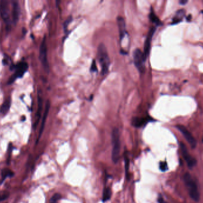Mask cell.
Here are the masks:
<instances>
[{"mask_svg":"<svg viewBox=\"0 0 203 203\" xmlns=\"http://www.w3.org/2000/svg\"><path fill=\"white\" fill-rule=\"evenodd\" d=\"M157 201H158V203H168L163 200V198L161 196H159L158 197Z\"/></svg>","mask_w":203,"mask_h":203,"instance_id":"4316f807","label":"cell"},{"mask_svg":"<svg viewBox=\"0 0 203 203\" xmlns=\"http://www.w3.org/2000/svg\"><path fill=\"white\" fill-rule=\"evenodd\" d=\"M29 68L28 64L26 62H20L18 63L17 65H15L13 67V69L14 70L15 72L13 75L11 76V78L9 79L8 83L11 84L14 82L17 79L21 78L25 75V73L26 72Z\"/></svg>","mask_w":203,"mask_h":203,"instance_id":"5b68a950","label":"cell"},{"mask_svg":"<svg viewBox=\"0 0 203 203\" xmlns=\"http://www.w3.org/2000/svg\"><path fill=\"white\" fill-rule=\"evenodd\" d=\"M97 59L101 65L102 75H106L108 72L110 60L107 49L103 44H101L97 48Z\"/></svg>","mask_w":203,"mask_h":203,"instance_id":"7a4b0ae2","label":"cell"},{"mask_svg":"<svg viewBox=\"0 0 203 203\" xmlns=\"http://www.w3.org/2000/svg\"><path fill=\"white\" fill-rule=\"evenodd\" d=\"M124 160H125V173H126V176L127 178L129 179V157L127 156V153L125 152L124 154Z\"/></svg>","mask_w":203,"mask_h":203,"instance_id":"ffe728a7","label":"cell"},{"mask_svg":"<svg viewBox=\"0 0 203 203\" xmlns=\"http://www.w3.org/2000/svg\"><path fill=\"white\" fill-rule=\"evenodd\" d=\"M150 21H151L153 23H155L156 25H160L161 22L160 20L159 19V18L157 17L155 12L153 11V10H151V12L150 13Z\"/></svg>","mask_w":203,"mask_h":203,"instance_id":"d6986e66","label":"cell"},{"mask_svg":"<svg viewBox=\"0 0 203 203\" xmlns=\"http://www.w3.org/2000/svg\"><path fill=\"white\" fill-rule=\"evenodd\" d=\"M8 196H9V192H6V191L1 192H0V202L6 200Z\"/></svg>","mask_w":203,"mask_h":203,"instance_id":"cb8c5ba5","label":"cell"},{"mask_svg":"<svg viewBox=\"0 0 203 203\" xmlns=\"http://www.w3.org/2000/svg\"><path fill=\"white\" fill-rule=\"evenodd\" d=\"M20 14V6L17 1H11V20L14 24H16L19 20Z\"/></svg>","mask_w":203,"mask_h":203,"instance_id":"8fae6325","label":"cell"},{"mask_svg":"<svg viewBox=\"0 0 203 203\" xmlns=\"http://www.w3.org/2000/svg\"><path fill=\"white\" fill-rule=\"evenodd\" d=\"M13 175V172L12 171H11L10 170L6 169L2 171V176L3 179H5L7 177H11Z\"/></svg>","mask_w":203,"mask_h":203,"instance_id":"44dd1931","label":"cell"},{"mask_svg":"<svg viewBox=\"0 0 203 203\" xmlns=\"http://www.w3.org/2000/svg\"><path fill=\"white\" fill-rule=\"evenodd\" d=\"M97 70V68L96 67V61L95 60H93V62L92 63V65L90 67V71L92 72H95Z\"/></svg>","mask_w":203,"mask_h":203,"instance_id":"484cf974","label":"cell"},{"mask_svg":"<svg viewBox=\"0 0 203 203\" xmlns=\"http://www.w3.org/2000/svg\"><path fill=\"white\" fill-rule=\"evenodd\" d=\"M49 108H50V102L49 100H47V103H46V106H45V112L43 116V118H42V124H41V128H40V131H39V137H38V139H39V138H41L42 134L43 131V129L45 127V122L47 120V115L49 111Z\"/></svg>","mask_w":203,"mask_h":203,"instance_id":"5bb4252c","label":"cell"},{"mask_svg":"<svg viewBox=\"0 0 203 203\" xmlns=\"http://www.w3.org/2000/svg\"><path fill=\"white\" fill-rule=\"evenodd\" d=\"M42 98L41 97L39 96L38 97V112L36 114V120L34 123V127L36 128V126H37V125L38 124L40 117H41V110H42Z\"/></svg>","mask_w":203,"mask_h":203,"instance_id":"e0dca14e","label":"cell"},{"mask_svg":"<svg viewBox=\"0 0 203 203\" xmlns=\"http://www.w3.org/2000/svg\"><path fill=\"white\" fill-rule=\"evenodd\" d=\"M185 10L183 9H181V10H178L176 12L175 17L173 19V21H172V24H176V23H178L179 21H182L183 16H185Z\"/></svg>","mask_w":203,"mask_h":203,"instance_id":"2e32d148","label":"cell"},{"mask_svg":"<svg viewBox=\"0 0 203 203\" xmlns=\"http://www.w3.org/2000/svg\"><path fill=\"white\" fill-rule=\"evenodd\" d=\"M111 190L109 188H105L103 191V196H102V201L103 202H106L110 200L111 197Z\"/></svg>","mask_w":203,"mask_h":203,"instance_id":"ac0fdd59","label":"cell"},{"mask_svg":"<svg viewBox=\"0 0 203 203\" xmlns=\"http://www.w3.org/2000/svg\"><path fill=\"white\" fill-rule=\"evenodd\" d=\"M39 59L41 60L42 64L43 65L45 70L48 72L49 71V64L47 61V46L46 38L44 37L42 41L40 50H39Z\"/></svg>","mask_w":203,"mask_h":203,"instance_id":"52a82bcc","label":"cell"},{"mask_svg":"<svg viewBox=\"0 0 203 203\" xmlns=\"http://www.w3.org/2000/svg\"><path fill=\"white\" fill-rule=\"evenodd\" d=\"M61 196L60 194H55L51 198L50 203H58V201L61 199Z\"/></svg>","mask_w":203,"mask_h":203,"instance_id":"7402d4cb","label":"cell"},{"mask_svg":"<svg viewBox=\"0 0 203 203\" xmlns=\"http://www.w3.org/2000/svg\"><path fill=\"white\" fill-rule=\"evenodd\" d=\"M149 117H134L131 121L132 125L135 128H141L145 126L148 122H150Z\"/></svg>","mask_w":203,"mask_h":203,"instance_id":"7c38bea8","label":"cell"},{"mask_svg":"<svg viewBox=\"0 0 203 203\" xmlns=\"http://www.w3.org/2000/svg\"><path fill=\"white\" fill-rule=\"evenodd\" d=\"M0 15L7 25H10L12 22L11 10H10L8 1L1 0L0 1Z\"/></svg>","mask_w":203,"mask_h":203,"instance_id":"277c9868","label":"cell"},{"mask_svg":"<svg viewBox=\"0 0 203 203\" xmlns=\"http://www.w3.org/2000/svg\"><path fill=\"white\" fill-rule=\"evenodd\" d=\"M183 181L188 191L190 197L195 201L198 202L200 198V194L196 182L189 173H186L183 176Z\"/></svg>","mask_w":203,"mask_h":203,"instance_id":"6da1fadb","label":"cell"},{"mask_svg":"<svg viewBox=\"0 0 203 203\" xmlns=\"http://www.w3.org/2000/svg\"><path fill=\"white\" fill-rule=\"evenodd\" d=\"M159 168L160 170L162 172H166V170L168 169V164L166 162H162L160 163L159 164Z\"/></svg>","mask_w":203,"mask_h":203,"instance_id":"603a6c76","label":"cell"},{"mask_svg":"<svg viewBox=\"0 0 203 203\" xmlns=\"http://www.w3.org/2000/svg\"><path fill=\"white\" fill-rule=\"evenodd\" d=\"M117 23H118V26L119 28L120 40H122V39L124 38V37L125 36V35L126 33L125 21L122 17H118L117 18Z\"/></svg>","mask_w":203,"mask_h":203,"instance_id":"4fadbf2b","label":"cell"},{"mask_svg":"<svg viewBox=\"0 0 203 203\" xmlns=\"http://www.w3.org/2000/svg\"><path fill=\"white\" fill-rule=\"evenodd\" d=\"M72 20H73V17H72L71 16H69L68 17L67 20L65 21V22L64 23V27L65 30H67L68 25L71 22Z\"/></svg>","mask_w":203,"mask_h":203,"instance_id":"d4e9b609","label":"cell"},{"mask_svg":"<svg viewBox=\"0 0 203 203\" xmlns=\"http://www.w3.org/2000/svg\"><path fill=\"white\" fill-rule=\"evenodd\" d=\"M112 142L113 145L112 158L114 162L117 163L120 158V149H121L120 134L118 129L114 128L112 130Z\"/></svg>","mask_w":203,"mask_h":203,"instance_id":"3957f363","label":"cell"},{"mask_svg":"<svg viewBox=\"0 0 203 203\" xmlns=\"http://www.w3.org/2000/svg\"><path fill=\"white\" fill-rule=\"evenodd\" d=\"M133 59L135 64V67L138 70L140 73H142L144 71V61H146L144 57L143 53L142 51L137 48L133 53Z\"/></svg>","mask_w":203,"mask_h":203,"instance_id":"8992f818","label":"cell"},{"mask_svg":"<svg viewBox=\"0 0 203 203\" xmlns=\"http://www.w3.org/2000/svg\"><path fill=\"white\" fill-rule=\"evenodd\" d=\"M202 141H203V139H202Z\"/></svg>","mask_w":203,"mask_h":203,"instance_id":"f1b7e54d","label":"cell"},{"mask_svg":"<svg viewBox=\"0 0 203 203\" xmlns=\"http://www.w3.org/2000/svg\"><path fill=\"white\" fill-rule=\"evenodd\" d=\"M187 2H188V1H187V0H181L179 1V4H181V5H185Z\"/></svg>","mask_w":203,"mask_h":203,"instance_id":"83f0119b","label":"cell"},{"mask_svg":"<svg viewBox=\"0 0 203 203\" xmlns=\"http://www.w3.org/2000/svg\"><path fill=\"white\" fill-rule=\"evenodd\" d=\"M11 106V100H7L3 102V104L0 107V113L2 115H6L10 110Z\"/></svg>","mask_w":203,"mask_h":203,"instance_id":"9a60e30c","label":"cell"},{"mask_svg":"<svg viewBox=\"0 0 203 203\" xmlns=\"http://www.w3.org/2000/svg\"><path fill=\"white\" fill-rule=\"evenodd\" d=\"M176 128L182 133V134L184 136V138L186 139L187 142L190 144L191 148L195 149L196 147V140L193 135L191 134V133L190 132V131L186 128V127H185L183 125H177Z\"/></svg>","mask_w":203,"mask_h":203,"instance_id":"ba28073f","label":"cell"},{"mask_svg":"<svg viewBox=\"0 0 203 203\" xmlns=\"http://www.w3.org/2000/svg\"><path fill=\"white\" fill-rule=\"evenodd\" d=\"M180 147H181L183 157L187 163L188 166L190 168H192L193 167H194L196 165V160L193 157L191 156L187 147L184 144H183V142L181 143Z\"/></svg>","mask_w":203,"mask_h":203,"instance_id":"9c48e42d","label":"cell"},{"mask_svg":"<svg viewBox=\"0 0 203 203\" xmlns=\"http://www.w3.org/2000/svg\"><path fill=\"white\" fill-rule=\"evenodd\" d=\"M155 31H156V27H151V29L149 31L148 35L147 36L146 40L145 41L144 48V53H143V55H144V57L145 60L147 59V57L149 56L150 51V47H151V42L153 36L154 35Z\"/></svg>","mask_w":203,"mask_h":203,"instance_id":"30bf717a","label":"cell"}]
</instances>
